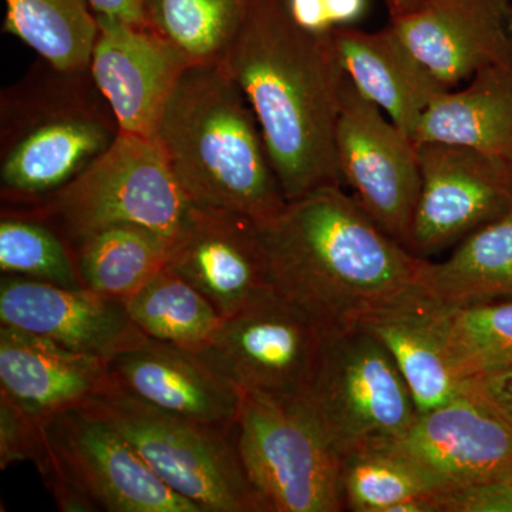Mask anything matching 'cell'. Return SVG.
I'll return each instance as SVG.
<instances>
[{
  "label": "cell",
  "mask_w": 512,
  "mask_h": 512,
  "mask_svg": "<svg viewBox=\"0 0 512 512\" xmlns=\"http://www.w3.org/2000/svg\"><path fill=\"white\" fill-rule=\"evenodd\" d=\"M329 30L302 28L288 0H258L222 62L254 111L286 201L343 184L335 136L348 76Z\"/></svg>",
  "instance_id": "cell-1"
},
{
  "label": "cell",
  "mask_w": 512,
  "mask_h": 512,
  "mask_svg": "<svg viewBox=\"0 0 512 512\" xmlns=\"http://www.w3.org/2000/svg\"><path fill=\"white\" fill-rule=\"evenodd\" d=\"M256 225L275 291L325 335L356 328L419 285L424 258L389 237L342 185L288 201Z\"/></svg>",
  "instance_id": "cell-2"
},
{
  "label": "cell",
  "mask_w": 512,
  "mask_h": 512,
  "mask_svg": "<svg viewBox=\"0 0 512 512\" xmlns=\"http://www.w3.org/2000/svg\"><path fill=\"white\" fill-rule=\"evenodd\" d=\"M154 140L191 204L256 224L284 210L261 127L224 63L187 67Z\"/></svg>",
  "instance_id": "cell-3"
},
{
  "label": "cell",
  "mask_w": 512,
  "mask_h": 512,
  "mask_svg": "<svg viewBox=\"0 0 512 512\" xmlns=\"http://www.w3.org/2000/svg\"><path fill=\"white\" fill-rule=\"evenodd\" d=\"M119 123L89 67L59 70L40 59L0 100V191L28 207L53 194L101 156Z\"/></svg>",
  "instance_id": "cell-4"
},
{
  "label": "cell",
  "mask_w": 512,
  "mask_h": 512,
  "mask_svg": "<svg viewBox=\"0 0 512 512\" xmlns=\"http://www.w3.org/2000/svg\"><path fill=\"white\" fill-rule=\"evenodd\" d=\"M35 466L64 512H202L156 476L136 448L87 407L40 421Z\"/></svg>",
  "instance_id": "cell-5"
},
{
  "label": "cell",
  "mask_w": 512,
  "mask_h": 512,
  "mask_svg": "<svg viewBox=\"0 0 512 512\" xmlns=\"http://www.w3.org/2000/svg\"><path fill=\"white\" fill-rule=\"evenodd\" d=\"M190 205L157 141L120 131L69 184L9 211L46 222L72 247L116 224L143 225L173 238Z\"/></svg>",
  "instance_id": "cell-6"
},
{
  "label": "cell",
  "mask_w": 512,
  "mask_h": 512,
  "mask_svg": "<svg viewBox=\"0 0 512 512\" xmlns=\"http://www.w3.org/2000/svg\"><path fill=\"white\" fill-rule=\"evenodd\" d=\"M83 406L119 431L165 485L202 512H265L239 460L235 429L164 412L114 380Z\"/></svg>",
  "instance_id": "cell-7"
},
{
  "label": "cell",
  "mask_w": 512,
  "mask_h": 512,
  "mask_svg": "<svg viewBox=\"0 0 512 512\" xmlns=\"http://www.w3.org/2000/svg\"><path fill=\"white\" fill-rule=\"evenodd\" d=\"M235 444L265 512L346 510L343 458L303 397L242 393Z\"/></svg>",
  "instance_id": "cell-8"
},
{
  "label": "cell",
  "mask_w": 512,
  "mask_h": 512,
  "mask_svg": "<svg viewBox=\"0 0 512 512\" xmlns=\"http://www.w3.org/2000/svg\"><path fill=\"white\" fill-rule=\"evenodd\" d=\"M303 399L342 458L393 443L419 416L389 350L360 328L326 335Z\"/></svg>",
  "instance_id": "cell-9"
},
{
  "label": "cell",
  "mask_w": 512,
  "mask_h": 512,
  "mask_svg": "<svg viewBox=\"0 0 512 512\" xmlns=\"http://www.w3.org/2000/svg\"><path fill=\"white\" fill-rule=\"evenodd\" d=\"M326 335L274 288L225 318L198 353L242 393L302 399L311 387Z\"/></svg>",
  "instance_id": "cell-10"
},
{
  "label": "cell",
  "mask_w": 512,
  "mask_h": 512,
  "mask_svg": "<svg viewBox=\"0 0 512 512\" xmlns=\"http://www.w3.org/2000/svg\"><path fill=\"white\" fill-rule=\"evenodd\" d=\"M335 147L343 183L367 215L407 249L421 190L417 144L349 79L342 89Z\"/></svg>",
  "instance_id": "cell-11"
},
{
  "label": "cell",
  "mask_w": 512,
  "mask_h": 512,
  "mask_svg": "<svg viewBox=\"0 0 512 512\" xmlns=\"http://www.w3.org/2000/svg\"><path fill=\"white\" fill-rule=\"evenodd\" d=\"M421 190L407 251L419 258L457 247L512 211V163L474 148L417 144Z\"/></svg>",
  "instance_id": "cell-12"
},
{
  "label": "cell",
  "mask_w": 512,
  "mask_h": 512,
  "mask_svg": "<svg viewBox=\"0 0 512 512\" xmlns=\"http://www.w3.org/2000/svg\"><path fill=\"white\" fill-rule=\"evenodd\" d=\"M168 266L229 318L274 288L258 225L237 212L191 204Z\"/></svg>",
  "instance_id": "cell-13"
},
{
  "label": "cell",
  "mask_w": 512,
  "mask_h": 512,
  "mask_svg": "<svg viewBox=\"0 0 512 512\" xmlns=\"http://www.w3.org/2000/svg\"><path fill=\"white\" fill-rule=\"evenodd\" d=\"M96 16L99 32L89 64L94 83L121 133L154 140L165 107L190 64L146 26Z\"/></svg>",
  "instance_id": "cell-14"
},
{
  "label": "cell",
  "mask_w": 512,
  "mask_h": 512,
  "mask_svg": "<svg viewBox=\"0 0 512 512\" xmlns=\"http://www.w3.org/2000/svg\"><path fill=\"white\" fill-rule=\"evenodd\" d=\"M402 454L446 488L512 478V427L470 394L419 413L400 439Z\"/></svg>",
  "instance_id": "cell-15"
},
{
  "label": "cell",
  "mask_w": 512,
  "mask_h": 512,
  "mask_svg": "<svg viewBox=\"0 0 512 512\" xmlns=\"http://www.w3.org/2000/svg\"><path fill=\"white\" fill-rule=\"evenodd\" d=\"M389 25L448 89L512 64V0H424Z\"/></svg>",
  "instance_id": "cell-16"
},
{
  "label": "cell",
  "mask_w": 512,
  "mask_h": 512,
  "mask_svg": "<svg viewBox=\"0 0 512 512\" xmlns=\"http://www.w3.org/2000/svg\"><path fill=\"white\" fill-rule=\"evenodd\" d=\"M111 379L151 406L232 431L242 392L198 353L141 335L109 360Z\"/></svg>",
  "instance_id": "cell-17"
},
{
  "label": "cell",
  "mask_w": 512,
  "mask_h": 512,
  "mask_svg": "<svg viewBox=\"0 0 512 512\" xmlns=\"http://www.w3.org/2000/svg\"><path fill=\"white\" fill-rule=\"evenodd\" d=\"M0 322L107 360L143 335L120 299L12 275L0 282Z\"/></svg>",
  "instance_id": "cell-18"
},
{
  "label": "cell",
  "mask_w": 512,
  "mask_h": 512,
  "mask_svg": "<svg viewBox=\"0 0 512 512\" xmlns=\"http://www.w3.org/2000/svg\"><path fill=\"white\" fill-rule=\"evenodd\" d=\"M451 312L420 284L370 312L357 323L389 350L412 390L419 413L450 402L461 383L448 360Z\"/></svg>",
  "instance_id": "cell-19"
},
{
  "label": "cell",
  "mask_w": 512,
  "mask_h": 512,
  "mask_svg": "<svg viewBox=\"0 0 512 512\" xmlns=\"http://www.w3.org/2000/svg\"><path fill=\"white\" fill-rule=\"evenodd\" d=\"M113 383L104 357L0 326V392L42 421L80 407Z\"/></svg>",
  "instance_id": "cell-20"
},
{
  "label": "cell",
  "mask_w": 512,
  "mask_h": 512,
  "mask_svg": "<svg viewBox=\"0 0 512 512\" xmlns=\"http://www.w3.org/2000/svg\"><path fill=\"white\" fill-rule=\"evenodd\" d=\"M329 33L357 92L413 138L430 104L450 89L410 52L390 25L377 32L335 26Z\"/></svg>",
  "instance_id": "cell-21"
},
{
  "label": "cell",
  "mask_w": 512,
  "mask_h": 512,
  "mask_svg": "<svg viewBox=\"0 0 512 512\" xmlns=\"http://www.w3.org/2000/svg\"><path fill=\"white\" fill-rule=\"evenodd\" d=\"M413 140L470 147L512 163V64L484 70L463 89L440 94Z\"/></svg>",
  "instance_id": "cell-22"
},
{
  "label": "cell",
  "mask_w": 512,
  "mask_h": 512,
  "mask_svg": "<svg viewBox=\"0 0 512 512\" xmlns=\"http://www.w3.org/2000/svg\"><path fill=\"white\" fill-rule=\"evenodd\" d=\"M419 284L450 308L512 298V211L461 241L446 261L424 259Z\"/></svg>",
  "instance_id": "cell-23"
},
{
  "label": "cell",
  "mask_w": 512,
  "mask_h": 512,
  "mask_svg": "<svg viewBox=\"0 0 512 512\" xmlns=\"http://www.w3.org/2000/svg\"><path fill=\"white\" fill-rule=\"evenodd\" d=\"M171 242L173 238L143 225L116 224L70 248L86 288L124 301L168 265Z\"/></svg>",
  "instance_id": "cell-24"
},
{
  "label": "cell",
  "mask_w": 512,
  "mask_h": 512,
  "mask_svg": "<svg viewBox=\"0 0 512 512\" xmlns=\"http://www.w3.org/2000/svg\"><path fill=\"white\" fill-rule=\"evenodd\" d=\"M258 0H144L146 28L190 66L222 63Z\"/></svg>",
  "instance_id": "cell-25"
},
{
  "label": "cell",
  "mask_w": 512,
  "mask_h": 512,
  "mask_svg": "<svg viewBox=\"0 0 512 512\" xmlns=\"http://www.w3.org/2000/svg\"><path fill=\"white\" fill-rule=\"evenodd\" d=\"M3 30L59 70L87 69L99 23L87 0H5Z\"/></svg>",
  "instance_id": "cell-26"
},
{
  "label": "cell",
  "mask_w": 512,
  "mask_h": 512,
  "mask_svg": "<svg viewBox=\"0 0 512 512\" xmlns=\"http://www.w3.org/2000/svg\"><path fill=\"white\" fill-rule=\"evenodd\" d=\"M123 302L144 335L194 353L210 345L224 322L214 305L168 265Z\"/></svg>",
  "instance_id": "cell-27"
},
{
  "label": "cell",
  "mask_w": 512,
  "mask_h": 512,
  "mask_svg": "<svg viewBox=\"0 0 512 512\" xmlns=\"http://www.w3.org/2000/svg\"><path fill=\"white\" fill-rule=\"evenodd\" d=\"M342 481L346 510L355 512H392L404 500L444 490L437 478L387 448H365L343 457Z\"/></svg>",
  "instance_id": "cell-28"
},
{
  "label": "cell",
  "mask_w": 512,
  "mask_h": 512,
  "mask_svg": "<svg viewBox=\"0 0 512 512\" xmlns=\"http://www.w3.org/2000/svg\"><path fill=\"white\" fill-rule=\"evenodd\" d=\"M0 271L64 288H86L70 245L46 222L3 210Z\"/></svg>",
  "instance_id": "cell-29"
},
{
  "label": "cell",
  "mask_w": 512,
  "mask_h": 512,
  "mask_svg": "<svg viewBox=\"0 0 512 512\" xmlns=\"http://www.w3.org/2000/svg\"><path fill=\"white\" fill-rule=\"evenodd\" d=\"M448 360L460 383L512 366V298L453 308Z\"/></svg>",
  "instance_id": "cell-30"
},
{
  "label": "cell",
  "mask_w": 512,
  "mask_h": 512,
  "mask_svg": "<svg viewBox=\"0 0 512 512\" xmlns=\"http://www.w3.org/2000/svg\"><path fill=\"white\" fill-rule=\"evenodd\" d=\"M42 447L40 421L30 416L8 394L0 392V468L32 461Z\"/></svg>",
  "instance_id": "cell-31"
},
{
  "label": "cell",
  "mask_w": 512,
  "mask_h": 512,
  "mask_svg": "<svg viewBox=\"0 0 512 512\" xmlns=\"http://www.w3.org/2000/svg\"><path fill=\"white\" fill-rule=\"evenodd\" d=\"M436 500L441 512H512V478L446 488Z\"/></svg>",
  "instance_id": "cell-32"
},
{
  "label": "cell",
  "mask_w": 512,
  "mask_h": 512,
  "mask_svg": "<svg viewBox=\"0 0 512 512\" xmlns=\"http://www.w3.org/2000/svg\"><path fill=\"white\" fill-rule=\"evenodd\" d=\"M461 393L487 404L512 427V366L464 380Z\"/></svg>",
  "instance_id": "cell-33"
},
{
  "label": "cell",
  "mask_w": 512,
  "mask_h": 512,
  "mask_svg": "<svg viewBox=\"0 0 512 512\" xmlns=\"http://www.w3.org/2000/svg\"><path fill=\"white\" fill-rule=\"evenodd\" d=\"M96 15L111 16L131 23L146 26L144 0H87Z\"/></svg>",
  "instance_id": "cell-34"
},
{
  "label": "cell",
  "mask_w": 512,
  "mask_h": 512,
  "mask_svg": "<svg viewBox=\"0 0 512 512\" xmlns=\"http://www.w3.org/2000/svg\"><path fill=\"white\" fill-rule=\"evenodd\" d=\"M293 19L312 32L332 29L323 0H288Z\"/></svg>",
  "instance_id": "cell-35"
},
{
  "label": "cell",
  "mask_w": 512,
  "mask_h": 512,
  "mask_svg": "<svg viewBox=\"0 0 512 512\" xmlns=\"http://www.w3.org/2000/svg\"><path fill=\"white\" fill-rule=\"evenodd\" d=\"M330 25L349 26L365 15L367 0H323Z\"/></svg>",
  "instance_id": "cell-36"
},
{
  "label": "cell",
  "mask_w": 512,
  "mask_h": 512,
  "mask_svg": "<svg viewBox=\"0 0 512 512\" xmlns=\"http://www.w3.org/2000/svg\"><path fill=\"white\" fill-rule=\"evenodd\" d=\"M390 12V19L402 18L423 5L424 0H384Z\"/></svg>",
  "instance_id": "cell-37"
}]
</instances>
